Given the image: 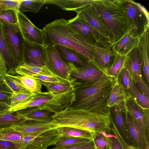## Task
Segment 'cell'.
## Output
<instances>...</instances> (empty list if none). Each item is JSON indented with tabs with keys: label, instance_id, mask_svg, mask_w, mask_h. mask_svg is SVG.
Segmentation results:
<instances>
[{
	"label": "cell",
	"instance_id": "1",
	"mask_svg": "<svg viewBox=\"0 0 149 149\" xmlns=\"http://www.w3.org/2000/svg\"><path fill=\"white\" fill-rule=\"evenodd\" d=\"M42 30L44 45L64 46L78 52L88 62L93 61L96 42L72 28L66 19H56Z\"/></svg>",
	"mask_w": 149,
	"mask_h": 149
},
{
	"label": "cell",
	"instance_id": "2",
	"mask_svg": "<svg viewBox=\"0 0 149 149\" xmlns=\"http://www.w3.org/2000/svg\"><path fill=\"white\" fill-rule=\"evenodd\" d=\"M53 123L57 127H69L89 131L110 134L113 118L111 111L102 113L74 109L68 106L56 113L52 116Z\"/></svg>",
	"mask_w": 149,
	"mask_h": 149
},
{
	"label": "cell",
	"instance_id": "3",
	"mask_svg": "<svg viewBox=\"0 0 149 149\" xmlns=\"http://www.w3.org/2000/svg\"><path fill=\"white\" fill-rule=\"evenodd\" d=\"M116 80L104 72L97 81L75 86V99L69 106L74 109L107 113V106L112 88Z\"/></svg>",
	"mask_w": 149,
	"mask_h": 149
},
{
	"label": "cell",
	"instance_id": "4",
	"mask_svg": "<svg viewBox=\"0 0 149 149\" xmlns=\"http://www.w3.org/2000/svg\"><path fill=\"white\" fill-rule=\"evenodd\" d=\"M94 4L109 32L112 44L114 43L128 30L123 0H95Z\"/></svg>",
	"mask_w": 149,
	"mask_h": 149
},
{
	"label": "cell",
	"instance_id": "5",
	"mask_svg": "<svg viewBox=\"0 0 149 149\" xmlns=\"http://www.w3.org/2000/svg\"><path fill=\"white\" fill-rule=\"evenodd\" d=\"M45 66L55 75L70 81H76L71 77V71L76 67L72 63L64 61L61 57L55 47L51 44L44 45Z\"/></svg>",
	"mask_w": 149,
	"mask_h": 149
},
{
	"label": "cell",
	"instance_id": "6",
	"mask_svg": "<svg viewBox=\"0 0 149 149\" xmlns=\"http://www.w3.org/2000/svg\"><path fill=\"white\" fill-rule=\"evenodd\" d=\"M128 29L135 31L139 36L149 27V13L140 3L131 0H123Z\"/></svg>",
	"mask_w": 149,
	"mask_h": 149
},
{
	"label": "cell",
	"instance_id": "7",
	"mask_svg": "<svg viewBox=\"0 0 149 149\" xmlns=\"http://www.w3.org/2000/svg\"><path fill=\"white\" fill-rule=\"evenodd\" d=\"M7 46L19 65L24 63V41L17 24L0 20Z\"/></svg>",
	"mask_w": 149,
	"mask_h": 149
},
{
	"label": "cell",
	"instance_id": "8",
	"mask_svg": "<svg viewBox=\"0 0 149 149\" xmlns=\"http://www.w3.org/2000/svg\"><path fill=\"white\" fill-rule=\"evenodd\" d=\"M61 136L54 128L36 136H24L18 143V149H47L53 145Z\"/></svg>",
	"mask_w": 149,
	"mask_h": 149
},
{
	"label": "cell",
	"instance_id": "9",
	"mask_svg": "<svg viewBox=\"0 0 149 149\" xmlns=\"http://www.w3.org/2000/svg\"><path fill=\"white\" fill-rule=\"evenodd\" d=\"M125 108L135 118L142 134L145 142L149 146V110L143 108L132 97H128Z\"/></svg>",
	"mask_w": 149,
	"mask_h": 149
},
{
	"label": "cell",
	"instance_id": "10",
	"mask_svg": "<svg viewBox=\"0 0 149 149\" xmlns=\"http://www.w3.org/2000/svg\"><path fill=\"white\" fill-rule=\"evenodd\" d=\"M17 25L25 41L44 45L42 29L34 25L20 10L17 11Z\"/></svg>",
	"mask_w": 149,
	"mask_h": 149
},
{
	"label": "cell",
	"instance_id": "11",
	"mask_svg": "<svg viewBox=\"0 0 149 149\" xmlns=\"http://www.w3.org/2000/svg\"><path fill=\"white\" fill-rule=\"evenodd\" d=\"M94 3L76 11V16L96 30L108 42L112 44L109 32L98 15Z\"/></svg>",
	"mask_w": 149,
	"mask_h": 149
},
{
	"label": "cell",
	"instance_id": "12",
	"mask_svg": "<svg viewBox=\"0 0 149 149\" xmlns=\"http://www.w3.org/2000/svg\"><path fill=\"white\" fill-rule=\"evenodd\" d=\"M104 72L93 61L89 62L83 67H76L71 71V77L76 81L81 84L94 82L98 80Z\"/></svg>",
	"mask_w": 149,
	"mask_h": 149
},
{
	"label": "cell",
	"instance_id": "13",
	"mask_svg": "<svg viewBox=\"0 0 149 149\" xmlns=\"http://www.w3.org/2000/svg\"><path fill=\"white\" fill-rule=\"evenodd\" d=\"M57 127L53 123L26 119L13 127L24 137L36 136Z\"/></svg>",
	"mask_w": 149,
	"mask_h": 149
},
{
	"label": "cell",
	"instance_id": "14",
	"mask_svg": "<svg viewBox=\"0 0 149 149\" xmlns=\"http://www.w3.org/2000/svg\"><path fill=\"white\" fill-rule=\"evenodd\" d=\"M75 99L74 87L63 93L54 95L45 104L40 107L39 109L54 113L60 112L70 106Z\"/></svg>",
	"mask_w": 149,
	"mask_h": 149
},
{
	"label": "cell",
	"instance_id": "15",
	"mask_svg": "<svg viewBox=\"0 0 149 149\" xmlns=\"http://www.w3.org/2000/svg\"><path fill=\"white\" fill-rule=\"evenodd\" d=\"M112 44H96L93 61L104 72L110 67L114 58L115 54Z\"/></svg>",
	"mask_w": 149,
	"mask_h": 149
},
{
	"label": "cell",
	"instance_id": "16",
	"mask_svg": "<svg viewBox=\"0 0 149 149\" xmlns=\"http://www.w3.org/2000/svg\"><path fill=\"white\" fill-rule=\"evenodd\" d=\"M139 36L132 29H128L116 42L112 44L115 54L126 56L135 48L138 47Z\"/></svg>",
	"mask_w": 149,
	"mask_h": 149
},
{
	"label": "cell",
	"instance_id": "17",
	"mask_svg": "<svg viewBox=\"0 0 149 149\" xmlns=\"http://www.w3.org/2000/svg\"><path fill=\"white\" fill-rule=\"evenodd\" d=\"M124 67L128 72L134 84L138 80L142 78V61L138 47L126 56Z\"/></svg>",
	"mask_w": 149,
	"mask_h": 149
},
{
	"label": "cell",
	"instance_id": "18",
	"mask_svg": "<svg viewBox=\"0 0 149 149\" xmlns=\"http://www.w3.org/2000/svg\"><path fill=\"white\" fill-rule=\"evenodd\" d=\"M67 21L68 24L72 28L95 42L102 44L110 43L98 31L77 16Z\"/></svg>",
	"mask_w": 149,
	"mask_h": 149
},
{
	"label": "cell",
	"instance_id": "19",
	"mask_svg": "<svg viewBox=\"0 0 149 149\" xmlns=\"http://www.w3.org/2000/svg\"><path fill=\"white\" fill-rule=\"evenodd\" d=\"M24 41V63L39 66H45L44 55V46Z\"/></svg>",
	"mask_w": 149,
	"mask_h": 149
},
{
	"label": "cell",
	"instance_id": "20",
	"mask_svg": "<svg viewBox=\"0 0 149 149\" xmlns=\"http://www.w3.org/2000/svg\"><path fill=\"white\" fill-rule=\"evenodd\" d=\"M125 117L132 146L140 149H149L135 118L126 110Z\"/></svg>",
	"mask_w": 149,
	"mask_h": 149
},
{
	"label": "cell",
	"instance_id": "21",
	"mask_svg": "<svg viewBox=\"0 0 149 149\" xmlns=\"http://www.w3.org/2000/svg\"><path fill=\"white\" fill-rule=\"evenodd\" d=\"M129 96L126 93L119 80L117 79L110 93L107 106L109 108L116 106L126 110L125 102L127 98Z\"/></svg>",
	"mask_w": 149,
	"mask_h": 149
},
{
	"label": "cell",
	"instance_id": "22",
	"mask_svg": "<svg viewBox=\"0 0 149 149\" xmlns=\"http://www.w3.org/2000/svg\"><path fill=\"white\" fill-rule=\"evenodd\" d=\"M138 47L142 61V68L148 83L149 82V27L139 36Z\"/></svg>",
	"mask_w": 149,
	"mask_h": 149
},
{
	"label": "cell",
	"instance_id": "23",
	"mask_svg": "<svg viewBox=\"0 0 149 149\" xmlns=\"http://www.w3.org/2000/svg\"><path fill=\"white\" fill-rule=\"evenodd\" d=\"M112 112V116L114 124L120 133L126 143L132 146L129 136L126 120V110L116 106L110 108Z\"/></svg>",
	"mask_w": 149,
	"mask_h": 149
},
{
	"label": "cell",
	"instance_id": "24",
	"mask_svg": "<svg viewBox=\"0 0 149 149\" xmlns=\"http://www.w3.org/2000/svg\"><path fill=\"white\" fill-rule=\"evenodd\" d=\"M54 46L64 61L72 63L77 67H84L89 62L81 54L73 49L61 45Z\"/></svg>",
	"mask_w": 149,
	"mask_h": 149
},
{
	"label": "cell",
	"instance_id": "25",
	"mask_svg": "<svg viewBox=\"0 0 149 149\" xmlns=\"http://www.w3.org/2000/svg\"><path fill=\"white\" fill-rule=\"evenodd\" d=\"M0 90L11 94L32 93L7 73L0 75Z\"/></svg>",
	"mask_w": 149,
	"mask_h": 149
},
{
	"label": "cell",
	"instance_id": "26",
	"mask_svg": "<svg viewBox=\"0 0 149 149\" xmlns=\"http://www.w3.org/2000/svg\"><path fill=\"white\" fill-rule=\"evenodd\" d=\"M54 95L49 91H41L37 93L32 98L14 107L10 108L9 110L15 111L28 108L41 107L50 100Z\"/></svg>",
	"mask_w": 149,
	"mask_h": 149
},
{
	"label": "cell",
	"instance_id": "27",
	"mask_svg": "<svg viewBox=\"0 0 149 149\" xmlns=\"http://www.w3.org/2000/svg\"><path fill=\"white\" fill-rule=\"evenodd\" d=\"M17 111L26 119L53 123L52 116L54 113L39 109L37 107L27 108Z\"/></svg>",
	"mask_w": 149,
	"mask_h": 149
},
{
	"label": "cell",
	"instance_id": "28",
	"mask_svg": "<svg viewBox=\"0 0 149 149\" xmlns=\"http://www.w3.org/2000/svg\"><path fill=\"white\" fill-rule=\"evenodd\" d=\"M45 4L56 5L63 10L75 12L94 3L95 0H45Z\"/></svg>",
	"mask_w": 149,
	"mask_h": 149
},
{
	"label": "cell",
	"instance_id": "29",
	"mask_svg": "<svg viewBox=\"0 0 149 149\" xmlns=\"http://www.w3.org/2000/svg\"><path fill=\"white\" fill-rule=\"evenodd\" d=\"M14 70L17 74L23 76L39 74L56 76L46 66H39L26 63L18 65Z\"/></svg>",
	"mask_w": 149,
	"mask_h": 149
},
{
	"label": "cell",
	"instance_id": "30",
	"mask_svg": "<svg viewBox=\"0 0 149 149\" xmlns=\"http://www.w3.org/2000/svg\"><path fill=\"white\" fill-rule=\"evenodd\" d=\"M26 118L17 111L7 109L0 111V130L12 127L23 121Z\"/></svg>",
	"mask_w": 149,
	"mask_h": 149
},
{
	"label": "cell",
	"instance_id": "31",
	"mask_svg": "<svg viewBox=\"0 0 149 149\" xmlns=\"http://www.w3.org/2000/svg\"><path fill=\"white\" fill-rule=\"evenodd\" d=\"M45 86L48 91L54 95L61 94L81 84L76 81L66 82H44L40 81Z\"/></svg>",
	"mask_w": 149,
	"mask_h": 149
},
{
	"label": "cell",
	"instance_id": "32",
	"mask_svg": "<svg viewBox=\"0 0 149 149\" xmlns=\"http://www.w3.org/2000/svg\"><path fill=\"white\" fill-rule=\"evenodd\" d=\"M0 52L5 60L8 69L15 70L19 65L13 57L6 45L0 21Z\"/></svg>",
	"mask_w": 149,
	"mask_h": 149
},
{
	"label": "cell",
	"instance_id": "33",
	"mask_svg": "<svg viewBox=\"0 0 149 149\" xmlns=\"http://www.w3.org/2000/svg\"><path fill=\"white\" fill-rule=\"evenodd\" d=\"M56 129L61 136L73 137L93 140V134L83 130L69 127H58Z\"/></svg>",
	"mask_w": 149,
	"mask_h": 149
},
{
	"label": "cell",
	"instance_id": "34",
	"mask_svg": "<svg viewBox=\"0 0 149 149\" xmlns=\"http://www.w3.org/2000/svg\"><path fill=\"white\" fill-rule=\"evenodd\" d=\"M11 75L31 92L36 93L41 91L42 84L40 81L28 76Z\"/></svg>",
	"mask_w": 149,
	"mask_h": 149
},
{
	"label": "cell",
	"instance_id": "35",
	"mask_svg": "<svg viewBox=\"0 0 149 149\" xmlns=\"http://www.w3.org/2000/svg\"><path fill=\"white\" fill-rule=\"evenodd\" d=\"M126 56L115 54L114 59L110 67L104 72L107 75L118 79L119 75L124 68Z\"/></svg>",
	"mask_w": 149,
	"mask_h": 149
},
{
	"label": "cell",
	"instance_id": "36",
	"mask_svg": "<svg viewBox=\"0 0 149 149\" xmlns=\"http://www.w3.org/2000/svg\"><path fill=\"white\" fill-rule=\"evenodd\" d=\"M20 0V9L22 13L30 12L37 13L46 2L45 0Z\"/></svg>",
	"mask_w": 149,
	"mask_h": 149
},
{
	"label": "cell",
	"instance_id": "37",
	"mask_svg": "<svg viewBox=\"0 0 149 149\" xmlns=\"http://www.w3.org/2000/svg\"><path fill=\"white\" fill-rule=\"evenodd\" d=\"M91 140L82 138L61 136L53 146L56 148L65 147L87 143Z\"/></svg>",
	"mask_w": 149,
	"mask_h": 149
},
{
	"label": "cell",
	"instance_id": "38",
	"mask_svg": "<svg viewBox=\"0 0 149 149\" xmlns=\"http://www.w3.org/2000/svg\"><path fill=\"white\" fill-rule=\"evenodd\" d=\"M23 138L22 134L13 127L0 130V140L18 143Z\"/></svg>",
	"mask_w": 149,
	"mask_h": 149
},
{
	"label": "cell",
	"instance_id": "39",
	"mask_svg": "<svg viewBox=\"0 0 149 149\" xmlns=\"http://www.w3.org/2000/svg\"><path fill=\"white\" fill-rule=\"evenodd\" d=\"M110 134L103 132L94 133L93 140L95 149H111L109 138Z\"/></svg>",
	"mask_w": 149,
	"mask_h": 149
},
{
	"label": "cell",
	"instance_id": "40",
	"mask_svg": "<svg viewBox=\"0 0 149 149\" xmlns=\"http://www.w3.org/2000/svg\"><path fill=\"white\" fill-rule=\"evenodd\" d=\"M118 79L123 86L126 93L135 101L132 88L133 82L128 72L124 67L119 75Z\"/></svg>",
	"mask_w": 149,
	"mask_h": 149
},
{
	"label": "cell",
	"instance_id": "41",
	"mask_svg": "<svg viewBox=\"0 0 149 149\" xmlns=\"http://www.w3.org/2000/svg\"><path fill=\"white\" fill-rule=\"evenodd\" d=\"M132 88L135 97V101L143 108L149 109V97L146 96L141 93L138 90L134 82Z\"/></svg>",
	"mask_w": 149,
	"mask_h": 149
},
{
	"label": "cell",
	"instance_id": "42",
	"mask_svg": "<svg viewBox=\"0 0 149 149\" xmlns=\"http://www.w3.org/2000/svg\"><path fill=\"white\" fill-rule=\"evenodd\" d=\"M36 94V93L12 94L11 99L10 108L14 107L31 99L34 97Z\"/></svg>",
	"mask_w": 149,
	"mask_h": 149
},
{
	"label": "cell",
	"instance_id": "43",
	"mask_svg": "<svg viewBox=\"0 0 149 149\" xmlns=\"http://www.w3.org/2000/svg\"><path fill=\"white\" fill-rule=\"evenodd\" d=\"M17 11L12 10L0 11V20L10 24H17Z\"/></svg>",
	"mask_w": 149,
	"mask_h": 149
},
{
	"label": "cell",
	"instance_id": "44",
	"mask_svg": "<svg viewBox=\"0 0 149 149\" xmlns=\"http://www.w3.org/2000/svg\"><path fill=\"white\" fill-rule=\"evenodd\" d=\"M20 0H0V11L12 10L17 11L20 10Z\"/></svg>",
	"mask_w": 149,
	"mask_h": 149
},
{
	"label": "cell",
	"instance_id": "45",
	"mask_svg": "<svg viewBox=\"0 0 149 149\" xmlns=\"http://www.w3.org/2000/svg\"><path fill=\"white\" fill-rule=\"evenodd\" d=\"M40 82H71L57 76H52L44 75L32 74L29 76Z\"/></svg>",
	"mask_w": 149,
	"mask_h": 149
},
{
	"label": "cell",
	"instance_id": "46",
	"mask_svg": "<svg viewBox=\"0 0 149 149\" xmlns=\"http://www.w3.org/2000/svg\"><path fill=\"white\" fill-rule=\"evenodd\" d=\"M49 149H95L93 141V140L88 142L69 146L54 147Z\"/></svg>",
	"mask_w": 149,
	"mask_h": 149
},
{
	"label": "cell",
	"instance_id": "47",
	"mask_svg": "<svg viewBox=\"0 0 149 149\" xmlns=\"http://www.w3.org/2000/svg\"><path fill=\"white\" fill-rule=\"evenodd\" d=\"M112 132L119 141L123 149H131L129 146L125 141L120 134L117 128L113 127L112 129Z\"/></svg>",
	"mask_w": 149,
	"mask_h": 149
},
{
	"label": "cell",
	"instance_id": "48",
	"mask_svg": "<svg viewBox=\"0 0 149 149\" xmlns=\"http://www.w3.org/2000/svg\"><path fill=\"white\" fill-rule=\"evenodd\" d=\"M111 149H123L118 139L112 132L109 136Z\"/></svg>",
	"mask_w": 149,
	"mask_h": 149
},
{
	"label": "cell",
	"instance_id": "49",
	"mask_svg": "<svg viewBox=\"0 0 149 149\" xmlns=\"http://www.w3.org/2000/svg\"><path fill=\"white\" fill-rule=\"evenodd\" d=\"M12 95L11 93L0 90V102L5 103L10 107Z\"/></svg>",
	"mask_w": 149,
	"mask_h": 149
},
{
	"label": "cell",
	"instance_id": "50",
	"mask_svg": "<svg viewBox=\"0 0 149 149\" xmlns=\"http://www.w3.org/2000/svg\"><path fill=\"white\" fill-rule=\"evenodd\" d=\"M17 143L0 140V149H17Z\"/></svg>",
	"mask_w": 149,
	"mask_h": 149
},
{
	"label": "cell",
	"instance_id": "51",
	"mask_svg": "<svg viewBox=\"0 0 149 149\" xmlns=\"http://www.w3.org/2000/svg\"><path fill=\"white\" fill-rule=\"evenodd\" d=\"M8 69L5 60L0 52V75L7 74Z\"/></svg>",
	"mask_w": 149,
	"mask_h": 149
},
{
	"label": "cell",
	"instance_id": "52",
	"mask_svg": "<svg viewBox=\"0 0 149 149\" xmlns=\"http://www.w3.org/2000/svg\"><path fill=\"white\" fill-rule=\"evenodd\" d=\"M10 108V107L7 104L0 102V111L8 109Z\"/></svg>",
	"mask_w": 149,
	"mask_h": 149
},
{
	"label": "cell",
	"instance_id": "53",
	"mask_svg": "<svg viewBox=\"0 0 149 149\" xmlns=\"http://www.w3.org/2000/svg\"><path fill=\"white\" fill-rule=\"evenodd\" d=\"M130 148H131V149H140L135 148V147H133L132 146H130Z\"/></svg>",
	"mask_w": 149,
	"mask_h": 149
},
{
	"label": "cell",
	"instance_id": "54",
	"mask_svg": "<svg viewBox=\"0 0 149 149\" xmlns=\"http://www.w3.org/2000/svg\"><path fill=\"white\" fill-rule=\"evenodd\" d=\"M44 149V148H39V149Z\"/></svg>",
	"mask_w": 149,
	"mask_h": 149
},
{
	"label": "cell",
	"instance_id": "55",
	"mask_svg": "<svg viewBox=\"0 0 149 149\" xmlns=\"http://www.w3.org/2000/svg\"></svg>",
	"mask_w": 149,
	"mask_h": 149
}]
</instances>
